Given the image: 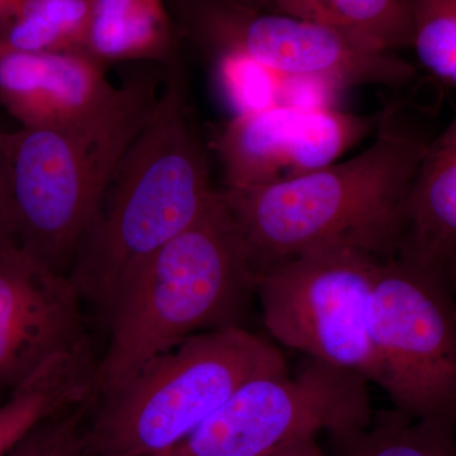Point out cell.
<instances>
[{"mask_svg":"<svg viewBox=\"0 0 456 456\" xmlns=\"http://www.w3.org/2000/svg\"><path fill=\"white\" fill-rule=\"evenodd\" d=\"M428 141L389 110L373 142L342 163L274 184L224 189L256 275L323 248L397 256L413 180Z\"/></svg>","mask_w":456,"mask_h":456,"instance_id":"6da1fadb","label":"cell"},{"mask_svg":"<svg viewBox=\"0 0 456 456\" xmlns=\"http://www.w3.org/2000/svg\"><path fill=\"white\" fill-rule=\"evenodd\" d=\"M206 149L188 113L182 61L165 68L160 98L108 183L69 277L108 321L126 283L209 206Z\"/></svg>","mask_w":456,"mask_h":456,"instance_id":"7a4b0ae2","label":"cell"},{"mask_svg":"<svg viewBox=\"0 0 456 456\" xmlns=\"http://www.w3.org/2000/svg\"><path fill=\"white\" fill-rule=\"evenodd\" d=\"M256 273L224 193L147 260L108 317L110 342L97 362L93 397L134 377L147 362L203 332L245 327Z\"/></svg>","mask_w":456,"mask_h":456,"instance_id":"3957f363","label":"cell"},{"mask_svg":"<svg viewBox=\"0 0 456 456\" xmlns=\"http://www.w3.org/2000/svg\"><path fill=\"white\" fill-rule=\"evenodd\" d=\"M164 77L165 69L134 75L110 107L79 125L3 131L23 250L70 274L114 170L154 113Z\"/></svg>","mask_w":456,"mask_h":456,"instance_id":"277c9868","label":"cell"},{"mask_svg":"<svg viewBox=\"0 0 456 456\" xmlns=\"http://www.w3.org/2000/svg\"><path fill=\"white\" fill-rule=\"evenodd\" d=\"M281 371H288L281 350L246 327L193 336L92 398L86 456L163 455L242 384Z\"/></svg>","mask_w":456,"mask_h":456,"instance_id":"5b68a950","label":"cell"},{"mask_svg":"<svg viewBox=\"0 0 456 456\" xmlns=\"http://www.w3.org/2000/svg\"><path fill=\"white\" fill-rule=\"evenodd\" d=\"M369 331L395 410L456 426V308L445 270L398 255L380 261Z\"/></svg>","mask_w":456,"mask_h":456,"instance_id":"8992f818","label":"cell"},{"mask_svg":"<svg viewBox=\"0 0 456 456\" xmlns=\"http://www.w3.org/2000/svg\"><path fill=\"white\" fill-rule=\"evenodd\" d=\"M380 259L351 248H323L256 275L264 326L278 344L380 384L369 305Z\"/></svg>","mask_w":456,"mask_h":456,"instance_id":"52a82bcc","label":"cell"},{"mask_svg":"<svg viewBox=\"0 0 456 456\" xmlns=\"http://www.w3.org/2000/svg\"><path fill=\"white\" fill-rule=\"evenodd\" d=\"M167 5L179 38L207 57L242 56L288 79L316 80L336 89L398 88L416 74L395 53L371 49L301 18L246 8L232 0H170Z\"/></svg>","mask_w":456,"mask_h":456,"instance_id":"ba28073f","label":"cell"},{"mask_svg":"<svg viewBox=\"0 0 456 456\" xmlns=\"http://www.w3.org/2000/svg\"><path fill=\"white\" fill-rule=\"evenodd\" d=\"M369 382L311 358L237 388L182 443L160 456H265L321 432L365 428L373 419Z\"/></svg>","mask_w":456,"mask_h":456,"instance_id":"9c48e42d","label":"cell"},{"mask_svg":"<svg viewBox=\"0 0 456 456\" xmlns=\"http://www.w3.org/2000/svg\"><path fill=\"white\" fill-rule=\"evenodd\" d=\"M380 118L296 104L233 116L216 141L226 189L274 184L334 164Z\"/></svg>","mask_w":456,"mask_h":456,"instance_id":"30bf717a","label":"cell"},{"mask_svg":"<svg viewBox=\"0 0 456 456\" xmlns=\"http://www.w3.org/2000/svg\"><path fill=\"white\" fill-rule=\"evenodd\" d=\"M69 275L12 245L0 251V402L60 354L90 349Z\"/></svg>","mask_w":456,"mask_h":456,"instance_id":"8fae6325","label":"cell"},{"mask_svg":"<svg viewBox=\"0 0 456 456\" xmlns=\"http://www.w3.org/2000/svg\"><path fill=\"white\" fill-rule=\"evenodd\" d=\"M83 53L0 49V103L22 128H62L103 112L118 88Z\"/></svg>","mask_w":456,"mask_h":456,"instance_id":"7c38bea8","label":"cell"},{"mask_svg":"<svg viewBox=\"0 0 456 456\" xmlns=\"http://www.w3.org/2000/svg\"><path fill=\"white\" fill-rule=\"evenodd\" d=\"M456 253V117L428 141L408 198L398 256L444 269Z\"/></svg>","mask_w":456,"mask_h":456,"instance_id":"4fadbf2b","label":"cell"},{"mask_svg":"<svg viewBox=\"0 0 456 456\" xmlns=\"http://www.w3.org/2000/svg\"><path fill=\"white\" fill-rule=\"evenodd\" d=\"M83 53L104 68L123 61L167 68L179 61V35L167 0H94Z\"/></svg>","mask_w":456,"mask_h":456,"instance_id":"5bb4252c","label":"cell"},{"mask_svg":"<svg viewBox=\"0 0 456 456\" xmlns=\"http://www.w3.org/2000/svg\"><path fill=\"white\" fill-rule=\"evenodd\" d=\"M97 360L92 349L60 354L0 402V456L38 422L92 398Z\"/></svg>","mask_w":456,"mask_h":456,"instance_id":"9a60e30c","label":"cell"},{"mask_svg":"<svg viewBox=\"0 0 456 456\" xmlns=\"http://www.w3.org/2000/svg\"><path fill=\"white\" fill-rule=\"evenodd\" d=\"M275 12L325 26L384 53L412 46L410 0H275Z\"/></svg>","mask_w":456,"mask_h":456,"instance_id":"2e32d148","label":"cell"},{"mask_svg":"<svg viewBox=\"0 0 456 456\" xmlns=\"http://www.w3.org/2000/svg\"><path fill=\"white\" fill-rule=\"evenodd\" d=\"M329 456H456V426L382 410L370 424L327 434Z\"/></svg>","mask_w":456,"mask_h":456,"instance_id":"e0dca14e","label":"cell"},{"mask_svg":"<svg viewBox=\"0 0 456 456\" xmlns=\"http://www.w3.org/2000/svg\"><path fill=\"white\" fill-rule=\"evenodd\" d=\"M94 0H16L0 20V49L83 53Z\"/></svg>","mask_w":456,"mask_h":456,"instance_id":"ac0fdd59","label":"cell"},{"mask_svg":"<svg viewBox=\"0 0 456 456\" xmlns=\"http://www.w3.org/2000/svg\"><path fill=\"white\" fill-rule=\"evenodd\" d=\"M412 46L419 64L456 86V0H410Z\"/></svg>","mask_w":456,"mask_h":456,"instance_id":"d6986e66","label":"cell"},{"mask_svg":"<svg viewBox=\"0 0 456 456\" xmlns=\"http://www.w3.org/2000/svg\"><path fill=\"white\" fill-rule=\"evenodd\" d=\"M208 60L222 95L235 112L233 116L281 104V75L242 56L216 55Z\"/></svg>","mask_w":456,"mask_h":456,"instance_id":"ffe728a7","label":"cell"},{"mask_svg":"<svg viewBox=\"0 0 456 456\" xmlns=\"http://www.w3.org/2000/svg\"><path fill=\"white\" fill-rule=\"evenodd\" d=\"M92 398L57 411L31 428L5 456H86Z\"/></svg>","mask_w":456,"mask_h":456,"instance_id":"44dd1931","label":"cell"},{"mask_svg":"<svg viewBox=\"0 0 456 456\" xmlns=\"http://www.w3.org/2000/svg\"><path fill=\"white\" fill-rule=\"evenodd\" d=\"M18 245V227L12 198L11 174L3 131H0V251Z\"/></svg>","mask_w":456,"mask_h":456,"instance_id":"7402d4cb","label":"cell"},{"mask_svg":"<svg viewBox=\"0 0 456 456\" xmlns=\"http://www.w3.org/2000/svg\"><path fill=\"white\" fill-rule=\"evenodd\" d=\"M265 456H329L325 449L318 444L316 439L303 441L289 448L279 450L277 452Z\"/></svg>","mask_w":456,"mask_h":456,"instance_id":"603a6c76","label":"cell"},{"mask_svg":"<svg viewBox=\"0 0 456 456\" xmlns=\"http://www.w3.org/2000/svg\"><path fill=\"white\" fill-rule=\"evenodd\" d=\"M237 4L256 11L275 12V0H232Z\"/></svg>","mask_w":456,"mask_h":456,"instance_id":"cb8c5ba5","label":"cell"},{"mask_svg":"<svg viewBox=\"0 0 456 456\" xmlns=\"http://www.w3.org/2000/svg\"><path fill=\"white\" fill-rule=\"evenodd\" d=\"M444 270H445L446 279H448L450 289H452V297H454L456 308V253L446 261Z\"/></svg>","mask_w":456,"mask_h":456,"instance_id":"d4e9b609","label":"cell"},{"mask_svg":"<svg viewBox=\"0 0 456 456\" xmlns=\"http://www.w3.org/2000/svg\"><path fill=\"white\" fill-rule=\"evenodd\" d=\"M16 0H0V20L4 18L5 14L8 13L9 9L14 4Z\"/></svg>","mask_w":456,"mask_h":456,"instance_id":"484cf974","label":"cell"}]
</instances>
